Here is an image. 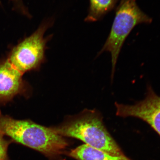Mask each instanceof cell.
<instances>
[{
	"label": "cell",
	"mask_w": 160,
	"mask_h": 160,
	"mask_svg": "<svg viewBox=\"0 0 160 160\" xmlns=\"http://www.w3.org/2000/svg\"><path fill=\"white\" fill-rule=\"evenodd\" d=\"M23 75L6 58L0 60V105H6L17 96L26 99L31 96L32 87Z\"/></svg>",
	"instance_id": "cell-6"
},
{
	"label": "cell",
	"mask_w": 160,
	"mask_h": 160,
	"mask_svg": "<svg viewBox=\"0 0 160 160\" xmlns=\"http://www.w3.org/2000/svg\"><path fill=\"white\" fill-rule=\"evenodd\" d=\"M58 134L81 140L86 145L112 155L126 157L103 125L99 112L85 109L68 118L62 125L52 127Z\"/></svg>",
	"instance_id": "cell-2"
},
{
	"label": "cell",
	"mask_w": 160,
	"mask_h": 160,
	"mask_svg": "<svg viewBox=\"0 0 160 160\" xmlns=\"http://www.w3.org/2000/svg\"><path fill=\"white\" fill-rule=\"evenodd\" d=\"M118 0H89L88 13L85 18L86 22H93L102 18L113 10Z\"/></svg>",
	"instance_id": "cell-8"
},
{
	"label": "cell",
	"mask_w": 160,
	"mask_h": 160,
	"mask_svg": "<svg viewBox=\"0 0 160 160\" xmlns=\"http://www.w3.org/2000/svg\"><path fill=\"white\" fill-rule=\"evenodd\" d=\"M0 130V160H9L7 151L9 144L13 141L6 139Z\"/></svg>",
	"instance_id": "cell-9"
},
{
	"label": "cell",
	"mask_w": 160,
	"mask_h": 160,
	"mask_svg": "<svg viewBox=\"0 0 160 160\" xmlns=\"http://www.w3.org/2000/svg\"><path fill=\"white\" fill-rule=\"evenodd\" d=\"M1 1V0H0V1Z\"/></svg>",
	"instance_id": "cell-10"
},
{
	"label": "cell",
	"mask_w": 160,
	"mask_h": 160,
	"mask_svg": "<svg viewBox=\"0 0 160 160\" xmlns=\"http://www.w3.org/2000/svg\"><path fill=\"white\" fill-rule=\"evenodd\" d=\"M116 114L122 117H132L146 122L160 137V96L150 85L147 86L145 98L134 105L116 102Z\"/></svg>",
	"instance_id": "cell-5"
},
{
	"label": "cell",
	"mask_w": 160,
	"mask_h": 160,
	"mask_svg": "<svg viewBox=\"0 0 160 160\" xmlns=\"http://www.w3.org/2000/svg\"><path fill=\"white\" fill-rule=\"evenodd\" d=\"M0 130L12 141L39 152L50 160L61 155L68 146L67 141L52 128L29 120L15 119L1 111Z\"/></svg>",
	"instance_id": "cell-1"
},
{
	"label": "cell",
	"mask_w": 160,
	"mask_h": 160,
	"mask_svg": "<svg viewBox=\"0 0 160 160\" xmlns=\"http://www.w3.org/2000/svg\"><path fill=\"white\" fill-rule=\"evenodd\" d=\"M68 155L78 160H131L126 157L112 155L86 144L72 149Z\"/></svg>",
	"instance_id": "cell-7"
},
{
	"label": "cell",
	"mask_w": 160,
	"mask_h": 160,
	"mask_svg": "<svg viewBox=\"0 0 160 160\" xmlns=\"http://www.w3.org/2000/svg\"><path fill=\"white\" fill-rule=\"evenodd\" d=\"M54 22V18L45 19L33 33L10 48L6 58L22 74L39 71L42 65L46 62L47 44L53 36L45 37L44 35Z\"/></svg>",
	"instance_id": "cell-4"
},
{
	"label": "cell",
	"mask_w": 160,
	"mask_h": 160,
	"mask_svg": "<svg viewBox=\"0 0 160 160\" xmlns=\"http://www.w3.org/2000/svg\"><path fill=\"white\" fill-rule=\"evenodd\" d=\"M137 0H121L116 10L115 16L110 33L98 53L110 52L111 56V83L113 82L116 66L122 47L126 38L136 26L141 24H150L152 19L143 12Z\"/></svg>",
	"instance_id": "cell-3"
}]
</instances>
